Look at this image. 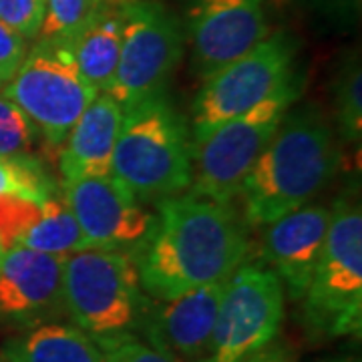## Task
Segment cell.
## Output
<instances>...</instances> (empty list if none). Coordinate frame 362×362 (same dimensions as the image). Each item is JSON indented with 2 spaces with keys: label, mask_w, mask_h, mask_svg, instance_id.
Wrapping results in <instances>:
<instances>
[{
  "label": "cell",
  "mask_w": 362,
  "mask_h": 362,
  "mask_svg": "<svg viewBox=\"0 0 362 362\" xmlns=\"http://www.w3.org/2000/svg\"><path fill=\"white\" fill-rule=\"evenodd\" d=\"M157 209L151 232L131 254L151 300L226 282L246 262L247 223L232 204L187 194L159 199Z\"/></svg>",
  "instance_id": "6da1fadb"
},
{
  "label": "cell",
  "mask_w": 362,
  "mask_h": 362,
  "mask_svg": "<svg viewBox=\"0 0 362 362\" xmlns=\"http://www.w3.org/2000/svg\"><path fill=\"white\" fill-rule=\"evenodd\" d=\"M26 40L0 23V90L16 75L26 57Z\"/></svg>",
  "instance_id": "d4e9b609"
},
{
  "label": "cell",
  "mask_w": 362,
  "mask_h": 362,
  "mask_svg": "<svg viewBox=\"0 0 362 362\" xmlns=\"http://www.w3.org/2000/svg\"><path fill=\"white\" fill-rule=\"evenodd\" d=\"M103 352L105 362H171L139 337L123 338Z\"/></svg>",
  "instance_id": "484cf974"
},
{
  "label": "cell",
  "mask_w": 362,
  "mask_h": 362,
  "mask_svg": "<svg viewBox=\"0 0 362 362\" xmlns=\"http://www.w3.org/2000/svg\"><path fill=\"white\" fill-rule=\"evenodd\" d=\"M99 0H47L39 40H71Z\"/></svg>",
  "instance_id": "44dd1931"
},
{
  "label": "cell",
  "mask_w": 362,
  "mask_h": 362,
  "mask_svg": "<svg viewBox=\"0 0 362 362\" xmlns=\"http://www.w3.org/2000/svg\"><path fill=\"white\" fill-rule=\"evenodd\" d=\"M123 113L121 105L107 93H99L93 99L65 139V151L61 156L65 183L111 175Z\"/></svg>",
  "instance_id": "e0dca14e"
},
{
  "label": "cell",
  "mask_w": 362,
  "mask_h": 362,
  "mask_svg": "<svg viewBox=\"0 0 362 362\" xmlns=\"http://www.w3.org/2000/svg\"><path fill=\"white\" fill-rule=\"evenodd\" d=\"M65 256L13 247L0 256V322L35 328L65 318Z\"/></svg>",
  "instance_id": "5bb4252c"
},
{
  "label": "cell",
  "mask_w": 362,
  "mask_h": 362,
  "mask_svg": "<svg viewBox=\"0 0 362 362\" xmlns=\"http://www.w3.org/2000/svg\"><path fill=\"white\" fill-rule=\"evenodd\" d=\"M328 223L330 209L308 204L268 223L264 235V256L274 266L284 292L292 300H302L310 286Z\"/></svg>",
  "instance_id": "2e32d148"
},
{
  "label": "cell",
  "mask_w": 362,
  "mask_h": 362,
  "mask_svg": "<svg viewBox=\"0 0 362 362\" xmlns=\"http://www.w3.org/2000/svg\"><path fill=\"white\" fill-rule=\"evenodd\" d=\"M4 194L47 199L57 194V187L49 171L35 156H0V195Z\"/></svg>",
  "instance_id": "ffe728a7"
},
{
  "label": "cell",
  "mask_w": 362,
  "mask_h": 362,
  "mask_svg": "<svg viewBox=\"0 0 362 362\" xmlns=\"http://www.w3.org/2000/svg\"><path fill=\"white\" fill-rule=\"evenodd\" d=\"M63 296L71 324L101 350L139 337L151 298L143 292L129 252L85 247L65 256Z\"/></svg>",
  "instance_id": "3957f363"
},
{
  "label": "cell",
  "mask_w": 362,
  "mask_h": 362,
  "mask_svg": "<svg viewBox=\"0 0 362 362\" xmlns=\"http://www.w3.org/2000/svg\"><path fill=\"white\" fill-rule=\"evenodd\" d=\"M123 35L115 77L107 95L123 111L161 95L183 54L177 18L157 0L121 2Z\"/></svg>",
  "instance_id": "ba28073f"
},
{
  "label": "cell",
  "mask_w": 362,
  "mask_h": 362,
  "mask_svg": "<svg viewBox=\"0 0 362 362\" xmlns=\"http://www.w3.org/2000/svg\"><path fill=\"white\" fill-rule=\"evenodd\" d=\"M2 93L51 145H63L99 95L78 73L69 40H39Z\"/></svg>",
  "instance_id": "52a82bcc"
},
{
  "label": "cell",
  "mask_w": 362,
  "mask_h": 362,
  "mask_svg": "<svg viewBox=\"0 0 362 362\" xmlns=\"http://www.w3.org/2000/svg\"><path fill=\"white\" fill-rule=\"evenodd\" d=\"M294 42L284 33L268 35L246 54L204 78L194 101V137L242 115L292 81Z\"/></svg>",
  "instance_id": "9c48e42d"
},
{
  "label": "cell",
  "mask_w": 362,
  "mask_h": 362,
  "mask_svg": "<svg viewBox=\"0 0 362 362\" xmlns=\"http://www.w3.org/2000/svg\"><path fill=\"white\" fill-rule=\"evenodd\" d=\"M304 324L318 338L362 330V211L352 195L337 199L320 258L304 294Z\"/></svg>",
  "instance_id": "5b68a950"
},
{
  "label": "cell",
  "mask_w": 362,
  "mask_h": 362,
  "mask_svg": "<svg viewBox=\"0 0 362 362\" xmlns=\"http://www.w3.org/2000/svg\"><path fill=\"white\" fill-rule=\"evenodd\" d=\"M47 0H0V23L25 40L39 37Z\"/></svg>",
  "instance_id": "cb8c5ba5"
},
{
  "label": "cell",
  "mask_w": 362,
  "mask_h": 362,
  "mask_svg": "<svg viewBox=\"0 0 362 362\" xmlns=\"http://www.w3.org/2000/svg\"><path fill=\"white\" fill-rule=\"evenodd\" d=\"M37 135L30 119L0 90V156H33Z\"/></svg>",
  "instance_id": "7402d4cb"
},
{
  "label": "cell",
  "mask_w": 362,
  "mask_h": 362,
  "mask_svg": "<svg viewBox=\"0 0 362 362\" xmlns=\"http://www.w3.org/2000/svg\"><path fill=\"white\" fill-rule=\"evenodd\" d=\"M0 362H4V361H0Z\"/></svg>",
  "instance_id": "f546056e"
},
{
  "label": "cell",
  "mask_w": 362,
  "mask_h": 362,
  "mask_svg": "<svg viewBox=\"0 0 362 362\" xmlns=\"http://www.w3.org/2000/svg\"><path fill=\"white\" fill-rule=\"evenodd\" d=\"M63 197L89 247L135 252L156 223L115 175L69 181Z\"/></svg>",
  "instance_id": "8fae6325"
},
{
  "label": "cell",
  "mask_w": 362,
  "mask_h": 362,
  "mask_svg": "<svg viewBox=\"0 0 362 362\" xmlns=\"http://www.w3.org/2000/svg\"><path fill=\"white\" fill-rule=\"evenodd\" d=\"M244 362H296L294 352L284 344H268Z\"/></svg>",
  "instance_id": "4316f807"
},
{
  "label": "cell",
  "mask_w": 362,
  "mask_h": 362,
  "mask_svg": "<svg viewBox=\"0 0 362 362\" xmlns=\"http://www.w3.org/2000/svg\"><path fill=\"white\" fill-rule=\"evenodd\" d=\"M296 99L298 89L290 81L246 113L194 137L189 195L232 204Z\"/></svg>",
  "instance_id": "8992f818"
},
{
  "label": "cell",
  "mask_w": 362,
  "mask_h": 362,
  "mask_svg": "<svg viewBox=\"0 0 362 362\" xmlns=\"http://www.w3.org/2000/svg\"><path fill=\"white\" fill-rule=\"evenodd\" d=\"M334 133L314 109L286 113L242 183L244 221L268 226L306 206L338 168Z\"/></svg>",
  "instance_id": "7a4b0ae2"
},
{
  "label": "cell",
  "mask_w": 362,
  "mask_h": 362,
  "mask_svg": "<svg viewBox=\"0 0 362 362\" xmlns=\"http://www.w3.org/2000/svg\"><path fill=\"white\" fill-rule=\"evenodd\" d=\"M312 362H358V358H354V356H328V358H318V361Z\"/></svg>",
  "instance_id": "83f0119b"
},
{
  "label": "cell",
  "mask_w": 362,
  "mask_h": 362,
  "mask_svg": "<svg viewBox=\"0 0 362 362\" xmlns=\"http://www.w3.org/2000/svg\"><path fill=\"white\" fill-rule=\"evenodd\" d=\"M187 35L197 75L207 78L270 35L264 0H189Z\"/></svg>",
  "instance_id": "4fadbf2b"
},
{
  "label": "cell",
  "mask_w": 362,
  "mask_h": 362,
  "mask_svg": "<svg viewBox=\"0 0 362 362\" xmlns=\"http://www.w3.org/2000/svg\"><path fill=\"white\" fill-rule=\"evenodd\" d=\"M121 4L99 2L69 40L81 77L97 93H105L115 77L121 52Z\"/></svg>",
  "instance_id": "ac0fdd59"
},
{
  "label": "cell",
  "mask_w": 362,
  "mask_h": 362,
  "mask_svg": "<svg viewBox=\"0 0 362 362\" xmlns=\"http://www.w3.org/2000/svg\"><path fill=\"white\" fill-rule=\"evenodd\" d=\"M226 282L199 286L169 300H151L139 338L171 362H211Z\"/></svg>",
  "instance_id": "7c38bea8"
},
{
  "label": "cell",
  "mask_w": 362,
  "mask_h": 362,
  "mask_svg": "<svg viewBox=\"0 0 362 362\" xmlns=\"http://www.w3.org/2000/svg\"><path fill=\"white\" fill-rule=\"evenodd\" d=\"M192 157L189 127L161 93L123 113L111 175L137 199H165L189 187Z\"/></svg>",
  "instance_id": "277c9868"
},
{
  "label": "cell",
  "mask_w": 362,
  "mask_h": 362,
  "mask_svg": "<svg viewBox=\"0 0 362 362\" xmlns=\"http://www.w3.org/2000/svg\"><path fill=\"white\" fill-rule=\"evenodd\" d=\"M0 247H26L47 254H73L85 250L87 240L66 206L54 194L47 199L0 195Z\"/></svg>",
  "instance_id": "9a60e30c"
},
{
  "label": "cell",
  "mask_w": 362,
  "mask_h": 362,
  "mask_svg": "<svg viewBox=\"0 0 362 362\" xmlns=\"http://www.w3.org/2000/svg\"><path fill=\"white\" fill-rule=\"evenodd\" d=\"M0 256H2V247H0Z\"/></svg>",
  "instance_id": "f1b7e54d"
},
{
  "label": "cell",
  "mask_w": 362,
  "mask_h": 362,
  "mask_svg": "<svg viewBox=\"0 0 362 362\" xmlns=\"http://www.w3.org/2000/svg\"><path fill=\"white\" fill-rule=\"evenodd\" d=\"M284 310L286 292L276 272L242 264L223 288L211 362H244L266 349L280 332Z\"/></svg>",
  "instance_id": "30bf717a"
},
{
  "label": "cell",
  "mask_w": 362,
  "mask_h": 362,
  "mask_svg": "<svg viewBox=\"0 0 362 362\" xmlns=\"http://www.w3.org/2000/svg\"><path fill=\"white\" fill-rule=\"evenodd\" d=\"M4 362H105V352L75 324L61 320L28 328L4 344Z\"/></svg>",
  "instance_id": "d6986e66"
},
{
  "label": "cell",
  "mask_w": 362,
  "mask_h": 362,
  "mask_svg": "<svg viewBox=\"0 0 362 362\" xmlns=\"http://www.w3.org/2000/svg\"><path fill=\"white\" fill-rule=\"evenodd\" d=\"M337 115L340 131L349 143H361L362 137V73L350 66L337 87Z\"/></svg>",
  "instance_id": "603a6c76"
}]
</instances>
